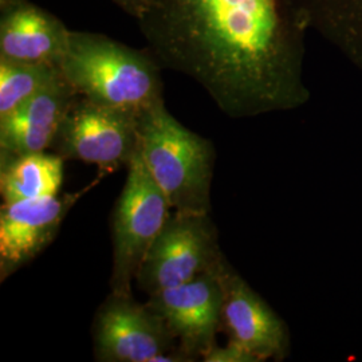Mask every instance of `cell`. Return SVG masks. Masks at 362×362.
<instances>
[{
    "instance_id": "obj_15",
    "label": "cell",
    "mask_w": 362,
    "mask_h": 362,
    "mask_svg": "<svg viewBox=\"0 0 362 362\" xmlns=\"http://www.w3.org/2000/svg\"><path fill=\"white\" fill-rule=\"evenodd\" d=\"M61 77L58 66L0 58V117L10 115Z\"/></svg>"
},
{
    "instance_id": "obj_5",
    "label": "cell",
    "mask_w": 362,
    "mask_h": 362,
    "mask_svg": "<svg viewBox=\"0 0 362 362\" xmlns=\"http://www.w3.org/2000/svg\"><path fill=\"white\" fill-rule=\"evenodd\" d=\"M50 152L97 165L101 175L129 165L139 152V115L77 94L57 130Z\"/></svg>"
},
{
    "instance_id": "obj_17",
    "label": "cell",
    "mask_w": 362,
    "mask_h": 362,
    "mask_svg": "<svg viewBox=\"0 0 362 362\" xmlns=\"http://www.w3.org/2000/svg\"><path fill=\"white\" fill-rule=\"evenodd\" d=\"M117 6L139 21L149 7L151 0H113Z\"/></svg>"
},
{
    "instance_id": "obj_3",
    "label": "cell",
    "mask_w": 362,
    "mask_h": 362,
    "mask_svg": "<svg viewBox=\"0 0 362 362\" xmlns=\"http://www.w3.org/2000/svg\"><path fill=\"white\" fill-rule=\"evenodd\" d=\"M139 153L175 212L211 214L214 144L185 128L164 100L139 115Z\"/></svg>"
},
{
    "instance_id": "obj_16",
    "label": "cell",
    "mask_w": 362,
    "mask_h": 362,
    "mask_svg": "<svg viewBox=\"0 0 362 362\" xmlns=\"http://www.w3.org/2000/svg\"><path fill=\"white\" fill-rule=\"evenodd\" d=\"M204 362H257L255 358L248 354L246 350L242 349L233 342H227L224 346H219L218 344L208 350L207 353L202 357Z\"/></svg>"
},
{
    "instance_id": "obj_12",
    "label": "cell",
    "mask_w": 362,
    "mask_h": 362,
    "mask_svg": "<svg viewBox=\"0 0 362 362\" xmlns=\"http://www.w3.org/2000/svg\"><path fill=\"white\" fill-rule=\"evenodd\" d=\"M69 39L61 19L30 1L0 19V58L59 67Z\"/></svg>"
},
{
    "instance_id": "obj_14",
    "label": "cell",
    "mask_w": 362,
    "mask_h": 362,
    "mask_svg": "<svg viewBox=\"0 0 362 362\" xmlns=\"http://www.w3.org/2000/svg\"><path fill=\"white\" fill-rule=\"evenodd\" d=\"M61 156L49 151L0 158V194L6 204L57 196L64 182Z\"/></svg>"
},
{
    "instance_id": "obj_2",
    "label": "cell",
    "mask_w": 362,
    "mask_h": 362,
    "mask_svg": "<svg viewBox=\"0 0 362 362\" xmlns=\"http://www.w3.org/2000/svg\"><path fill=\"white\" fill-rule=\"evenodd\" d=\"M59 69L77 94L97 104L140 115L164 100L155 55L103 34L70 31Z\"/></svg>"
},
{
    "instance_id": "obj_4",
    "label": "cell",
    "mask_w": 362,
    "mask_h": 362,
    "mask_svg": "<svg viewBox=\"0 0 362 362\" xmlns=\"http://www.w3.org/2000/svg\"><path fill=\"white\" fill-rule=\"evenodd\" d=\"M172 209L140 153L128 165L124 188L112 214L110 291L132 294L140 267Z\"/></svg>"
},
{
    "instance_id": "obj_10",
    "label": "cell",
    "mask_w": 362,
    "mask_h": 362,
    "mask_svg": "<svg viewBox=\"0 0 362 362\" xmlns=\"http://www.w3.org/2000/svg\"><path fill=\"white\" fill-rule=\"evenodd\" d=\"M95 182L76 194L23 200L0 208V282L52 245L67 214Z\"/></svg>"
},
{
    "instance_id": "obj_18",
    "label": "cell",
    "mask_w": 362,
    "mask_h": 362,
    "mask_svg": "<svg viewBox=\"0 0 362 362\" xmlns=\"http://www.w3.org/2000/svg\"><path fill=\"white\" fill-rule=\"evenodd\" d=\"M26 3H28V0H0V13H11Z\"/></svg>"
},
{
    "instance_id": "obj_8",
    "label": "cell",
    "mask_w": 362,
    "mask_h": 362,
    "mask_svg": "<svg viewBox=\"0 0 362 362\" xmlns=\"http://www.w3.org/2000/svg\"><path fill=\"white\" fill-rule=\"evenodd\" d=\"M226 262L227 258L188 284L149 296L146 302L164 320L177 348L194 361L216 345L224 303L221 272Z\"/></svg>"
},
{
    "instance_id": "obj_1",
    "label": "cell",
    "mask_w": 362,
    "mask_h": 362,
    "mask_svg": "<svg viewBox=\"0 0 362 362\" xmlns=\"http://www.w3.org/2000/svg\"><path fill=\"white\" fill-rule=\"evenodd\" d=\"M137 23L161 67L192 78L231 118L310 100L308 30L286 0H151Z\"/></svg>"
},
{
    "instance_id": "obj_11",
    "label": "cell",
    "mask_w": 362,
    "mask_h": 362,
    "mask_svg": "<svg viewBox=\"0 0 362 362\" xmlns=\"http://www.w3.org/2000/svg\"><path fill=\"white\" fill-rule=\"evenodd\" d=\"M77 91L59 78L10 115L0 117V158L50 151Z\"/></svg>"
},
{
    "instance_id": "obj_13",
    "label": "cell",
    "mask_w": 362,
    "mask_h": 362,
    "mask_svg": "<svg viewBox=\"0 0 362 362\" xmlns=\"http://www.w3.org/2000/svg\"><path fill=\"white\" fill-rule=\"evenodd\" d=\"M298 21L362 71V0H286Z\"/></svg>"
},
{
    "instance_id": "obj_7",
    "label": "cell",
    "mask_w": 362,
    "mask_h": 362,
    "mask_svg": "<svg viewBox=\"0 0 362 362\" xmlns=\"http://www.w3.org/2000/svg\"><path fill=\"white\" fill-rule=\"evenodd\" d=\"M91 325L95 361L153 362L156 357L177 349L164 320L133 294L110 291Z\"/></svg>"
},
{
    "instance_id": "obj_9",
    "label": "cell",
    "mask_w": 362,
    "mask_h": 362,
    "mask_svg": "<svg viewBox=\"0 0 362 362\" xmlns=\"http://www.w3.org/2000/svg\"><path fill=\"white\" fill-rule=\"evenodd\" d=\"M224 303L220 332L255 361H284L291 349L290 332L276 311L227 260L223 272Z\"/></svg>"
},
{
    "instance_id": "obj_6",
    "label": "cell",
    "mask_w": 362,
    "mask_h": 362,
    "mask_svg": "<svg viewBox=\"0 0 362 362\" xmlns=\"http://www.w3.org/2000/svg\"><path fill=\"white\" fill-rule=\"evenodd\" d=\"M224 259L211 214L175 212L144 259L136 284L153 296L191 282Z\"/></svg>"
}]
</instances>
